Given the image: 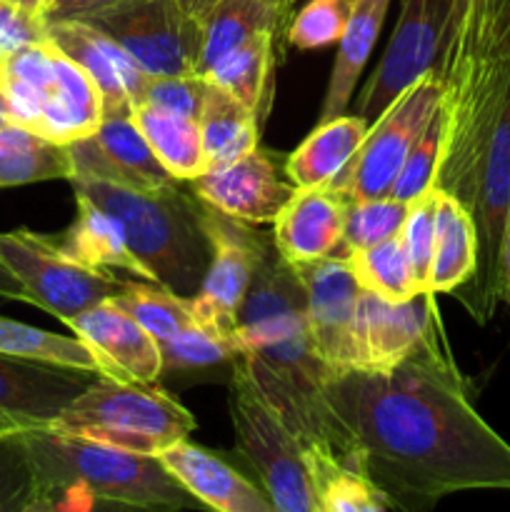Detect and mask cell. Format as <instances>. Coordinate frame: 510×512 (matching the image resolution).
I'll return each mask as SVG.
<instances>
[{"mask_svg":"<svg viewBox=\"0 0 510 512\" xmlns=\"http://www.w3.org/2000/svg\"><path fill=\"white\" fill-rule=\"evenodd\" d=\"M95 378L88 370L0 355V435L53 428Z\"/></svg>","mask_w":510,"mask_h":512,"instance_id":"obj_16","label":"cell"},{"mask_svg":"<svg viewBox=\"0 0 510 512\" xmlns=\"http://www.w3.org/2000/svg\"><path fill=\"white\" fill-rule=\"evenodd\" d=\"M110 300L133 315L158 343H165L195 323L188 298H180L163 285L148 280H125L123 290Z\"/></svg>","mask_w":510,"mask_h":512,"instance_id":"obj_37","label":"cell"},{"mask_svg":"<svg viewBox=\"0 0 510 512\" xmlns=\"http://www.w3.org/2000/svg\"><path fill=\"white\" fill-rule=\"evenodd\" d=\"M105 368V378L120 383H158L163 375L160 343L118 303L105 300L68 323Z\"/></svg>","mask_w":510,"mask_h":512,"instance_id":"obj_20","label":"cell"},{"mask_svg":"<svg viewBox=\"0 0 510 512\" xmlns=\"http://www.w3.org/2000/svg\"><path fill=\"white\" fill-rule=\"evenodd\" d=\"M48 40L90 75L103 98V118H130L150 75L103 30L80 20L48 25Z\"/></svg>","mask_w":510,"mask_h":512,"instance_id":"obj_19","label":"cell"},{"mask_svg":"<svg viewBox=\"0 0 510 512\" xmlns=\"http://www.w3.org/2000/svg\"><path fill=\"white\" fill-rule=\"evenodd\" d=\"M85 23L113 38L150 78L198 75L203 25L178 0H118Z\"/></svg>","mask_w":510,"mask_h":512,"instance_id":"obj_10","label":"cell"},{"mask_svg":"<svg viewBox=\"0 0 510 512\" xmlns=\"http://www.w3.org/2000/svg\"><path fill=\"white\" fill-rule=\"evenodd\" d=\"M478 263V235L468 208L455 195L438 188L435 248L425 290L433 295L453 293L470 280Z\"/></svg>","mask_w":510,"mask_h":512,"instance_id":"obj_26","label":"cell"},{"mask_svg":"<svg viewBox=\"0 0 510 512\" xmlns=\"http://www.w3.org/2000/svg\"><path fill=\"white\" fill-rule=\"evenodd\" d=\"M353 0H310L293 15L288 28V45L315 50L343 38Z\"/></svg>","mask_w":510,"mask_h":512,"instance_id":"obj_42","label":"cell"},{"mask_svg":"<svg viewBox=\"0 0 510 512\" xmlns=\"http://www.w3.org/2000/svg\"><path fill=\"white\" fill-rule=\"evenodd\" d=\"M23 512H55V503H53V495L48 493H38L30 505Z\"/></svg>","mask_w":510,"mask_h":512,"instance_id":"obj_50","label":"cell"},{"mask_svg":"<svg viewBox=\"0 0 510 512\" xmlns=\"http://www.w3.org/2000/svg\"><path fill=\"white\" fill-rule=\"evenodd\" d=\"M155 458L208 512H275L260 483L223 453L183 440Z\"/></svg>","mask_w":510,"mask_h":512,"instance_id":"obj_21","label":"cell"},{"mask_svg":"<svg viewBox=\"0 0 510 512\" xmlns=\"http://www.w3.org/2000/svg\"><path fill=\"white\" fill-rule=\"evenodd\" d=\"M75 205H78V215L73 225L58 238L60 248L88 268L105 270V273L120 270V273L133 275L135 280L153 283L148 270L130 253L118 223L83 195H75Z\"/></svg>","mask_w":510,"mask_h":512,"instance_id":"obj_27","label":"cell"},{"mask_svg":"<svg viewBox=\"0 0 510 512\" xmlns=\"http://www.w3.org/2000/svg\"><path fill=\"white\" fill-rule=\"evenodd\" d=\"M368 128V120L355 113L318 123L305 143L288 155L285 178L295 185V190L323 188L333 183L358 153Z\"/></svg>","mask_w":510,"mask_h":512,"instance_id":"obj_24","label":"cell"},{"mask_svg":"<svg viewBox=\"0 0 510 512\" xmlns=\"http://www.w3.org/2000/svg\"><path fill=\"white\" fill-rule=\"evenodd\" d=\"M73 178L98 180L133 190H155L173 183L133 118H103L95 133L68 145Z\"/></svg>","mask_w":510,"mask_h":512,"instance_id":"obj_18","label":"cell"},{"mask_svg":"<svg viewBox=\"0 0 510 512\" xmlns=\"http://www.w3.org/2000/svg\"><path fill=\"white\" fill-rule=\"evenodd\" d=\"M203 43L198 55V75L203 78L218 60L243 48L260 33H273L278 50L285 55V48L278 40L275 15L263 0H220L208 18L203 20Z\"/></svg>","mask_w":510,"mask_h":512,"instance_id":"obj_32","label":"cell"},{"mask_svg":"<svg viewBox=\"0 0 510 512\" xmlns=\"http://www.w3.org/2000/svg\"><path fill=\"white\" fill-rule=\"evenodd\" d=\"M243 355L255 383L303 448L353 468V443L328 400L333 380L315 355L305 320V290L275 243L265 248L238 313Z\"/></svg>","mask_w":510,"mask_h":512,"instance_id":"obj_2","label":"cell"},{"mask_svg":"<svg viewBox=\"0 0 510 512\" xmlns=\"http://www.w3.org/2000/svg\"><path fill=\"white\" fill-rule=\"evenodd\" d=\"M388 5L390 0H353L345 33L338 40V55H335L318 123L340 118L348 110L350 98L355 93V83H358L360 73L368 63L370 50L378 43L380 28H383L385 15H388Z\"/></svg>","mask_w":510,"mask_h":512,"instance_id":"obj_25","label":"cell"},{"mask_svg":"<svg viewBox=\"0 0 510 512\" xmlns=\"http://www.w3.org/2000/svg\"><path fill=\"white\" fill-rule=\"evenodd\" d=\"M203 95L205 78L200 75H158V78L148 80L140 103L198 118Z\"/></svg>","mask_w":510,"mask_h":512,"instance_id":"obj_43","label":"cell"},{"mask_svg":"<svg viewBox=\"0 0 510 512\" xmlns=\"http://www.w3.org/2000/svg\"><path fill=\"white\" fill-rule=\"evenodd\" d=\"M203 225L213 255L198 293L188 298L190 310L195 323L235 333L243 300L273 235L258 233L255 225L230 218L208 203H203Z\"/></svg>","mask_w":510,"mask_h":512,"instance_id":"obj_13","label":"cell"},{"mask_svg":"<svg viewBox=\"0 0 510 512\" xmlns=\"http://www.w3.org/2000/svg\"><path fill=\"white\" fill-rule=\"evenodd\" d=\"M118 0H48L43 15L40 18L45 20V25L53 23H70V20H90L93 15L103 13L110 5H115Z\"/></svg>","mask_w":510,"mask_h":512,"instance_id":"obj_46","label":"cell"},{"mask_svg":"<svg viewBox=\"0 0 510 512\" xmlns=\"http://www.w3.org/2000/svg\"><path fill=\"white\" fill-rule=\"evenodd\" d=\"M0 355L40 360V363L63 365V368L88 370V373L105 375V368L98 360V355L80 338L55 335L50 330H40L35 325L18 323V320L3 318V315H0Z\"/></svg>","mask_w":510,"mask_h":512,"instance_id":"obj_35","label":"cell"},{"mask_svg":"<svg viewBox=\"0 0 510 512\" xmlns=\"http://www.w3.org/2000/svg\"><path fill=\"white\" fill-rule=\"evenodd\" d=\"M188 185L210 208L248 225L275 223L295 195V185L283 180L278 163L263 148L250 150L220 168H208Z\"/></svg>","mask_w":510,"mask_h":512,"instance_id":"obj_17","label":"cell"},{"mask_svg":"<svg viewBox=\"0 0 510 512\" xmlns=\"http://www.w3.org/2000/svg\"><path fill=\"white\" fill-rule=\"evenodd\" d=\"M160 355H163V375H175V378H198L210 373L230 375L233 363L243 355V345L238 333L193 323L160 343Z\"/></svg>","mask_w":510,"mask_h":512,"instance_id":"obj_33","label":"cell"},{"mask_svg":"<svg viewBox=\"0 0 510 512\" xmlns=\"http://www.w3.org/2000/svg\"><path fill=\"white\" fill-rule=\"evenodd\" d=\"M38 495V475L25 433L0 435V512H23Z\"/></svg>","mask_w":510,"mask_h":512,"instance_id":"obj_40","label":"cell"},{"mask_svg":"<svg viewBox=\"0 0 510 512\" xmlns=\"http://www.w3.org/2000/svg\"><path fill=\"white\" fill-rule=\"evenodd\" d=\"M328 400L353 443V468L395 512H433L465 490H510V443L475 410L443 323L390 373L330 380Z\"/></svg>","mask_w":510,"mask_h":512,"instance_id":"obj_1","label":"cell"},{"mask_svg":"<svg viewBox=\"0 0 510 512\" xmlns=\"http://www.w3.org/2000/svg\"><path fill=\"white\" fill-rule=\"evenodd\" d=\"M8 123H13V120H10V105H8V98H5L3 88H0V128Z\"/></svg>","mask_w":510,"mask_h":512,"instance_id":"obj_53","label":"cell"},{"mask_svg":"<svg viewBox=\"0 0 510 512\" xmlns=\"http://www.w3.org/2000/svg\"><path fill=\"white\" fill-rule=\"evenodd\" d=\"M510 63V0H450V23L435 75L443 113H453Z\"/></svg>","mask_w":510,"mask_h":512,"instance_id":"obj_11","label":"cell"},{"mask_svg":"<svg viewBox=\"0 0 510 512\" xmlns=\"http://www.w3.org/2000/svg\"><path fill=\"white\" fill-rule=\"evenodd\" d=\"M75 195L103 208L118 223L130 253L150 273V280L180 298H193L210 265L203 200L173 180L155 190H133L98 180H70Z\"/></svg>","mask_w":510,"mask_h":512,"instance_id":"obj_3","label":"cell"},{"mask_svg":"<svg viewBox=\"0 0 510 512\" xmlns=\"http://www.w3.org/2000/svg\"><path fill=\"white\" fill-rule=\"evenodd\" d=\"M3 65H5V58H0V73H3Z\"/></svg>","mask_w":510,"mask_h":512,"instance_id":"obj_54","label":"cell"},{"mask_svg":"<svg viewBox=\"0 0 510 512\" xmlns=\"http://www.w3.org/2000/svg\"><path fill=\"white\" fill-rule=\"evenodd\" d=\"M443 135H445V115L438 108L420 133L418 143L413 145L410 155L400 168L398 180L393 185V198L400 203H413L415 198L435 185V175L440 168V155H443Z\"/></svg>","mask_w":510,"mask_h":512,"instance_id":"obj_39","label":"cell"},{"mask_svg":"<svg viewBox=\"0 0 510 512\" xmlns=\"http://www.w3.org/2000/svg\"><path fill=\"white\" fill-rule=\"evenodd\" d=\"M275 15V25H278V40L280 45H288V28L293 23V15H295V5L298 0H263Z\"/></svg>","mask_w":510,"mask_h":512,"instance_id":"obj_47","label":"cell"},{"mask_svg":"<svg viewBox=\"0 0 510 512\" xmlns=\"http://www.w3.org/2000/svg\"><path fill=\"white\" fill-rule=\"evenodd\" d=\"M50 430L130 453L160 455L190 438L195 418L155 383H120L100 375L58 415Z\"/></svg>","mask_w":510,"mask_h":512,"instance_id":"obj_5","label":"cell"},{"mask_svg":"<svg viewBox=\"0 0 510 512\" xmlns=\"http://www.w3.org/2000/svg\"><path fill=\"white\" fill-rule=\"evenodd\" d=\"M133 123L148 140L150 150L175 180L190 183L208 170L198 118L173 113V110L135 105L130 113Z\"/></svg>","mask_w":510,"mask_h":512,"instance_id":"obj_29","label":"cell"},{"mask_svg":"<svg viewBox=\"0 0 510 512\" xmlns=\"http://www.w3.org/2000/svg\"><path fill=\"white\" fill-rule=\"evenodd\" d=\"M503 303L510 308V238L505 245V260H503Z\"/></svg>","mask_w":510,"mask_h":512,"instance_id":"obj_51","label":"cell"},{"mask_svg":"<svg viewBox=\"0 0 510 512\" xmlns=\"http://www.w3.org/2000/svg\"><path fill=\"white\" fill-rule=\"evenodd\" d=\"M405 215H408V203H400L393 195L375 200H350L348 215H345L343 245L335 258H343L350 250L373 248L385 240L398 238Z\"/></svg>","mask_w":510,"mask_h":512,"instance_id":"obj_38","label":"cell"},{"mask_svg":"<svg viewBox=\"0 0 510 512\" xmlns=\"http://www.w3.org/2000/svg\"><path fill=\"white\" fill-rule=\"evenodd\" d=\"M450 23V0H403L390 43L355 100V115L378 120L403 90L435 73Z\"/></svg>","mask_w":510,"mask_h":512,"instance_id":"obj_12","label":"cell"},{"mask_svg":"<svg viewBox=\"0 0 510 512\" xmlns=\"http://www.w3.org/2000/svg\"><path fill=\"white\" fill-rule=\"evenodd\" d=\"M350 198L330 188L295 190L273 223V243L288 265L335 258L343 245Z\"/></svg>","mask_w":510,"mask_h":512,"instance_id":"obj_22","label":"cell"},{"mask_svg":"<svg viewBox=\"0 0 510 512\" xmlns=\"http://www.w3.org/2000/svg\"><path fill=\"white\" fill-rule=\"evenodd\" d=\"M25 443L38 475V493L55 495L68 485H83L100 498L205 510L155 455L110 448L50 428L25 433Z\"/></svg>","mask_w":510,"mask_h":512,"instance_id":"obj_4","label":"cell"},{"mask_svg":"<svg viewBox=\"0 0 510 512\" xmlns=\"http://www.w3.org/2000/svg\"><path fill=\"white\" fill-rule=\"evenodd\" d=\"M340 260L350 270L360 290L390 300V303H405V300L423 293L413 278L400 235L380 245H373V248L350 250Z\"/></svg>","mask_w":510,"mask_h":512,"instance_id":"obj_36","label":"cell"},{"mask_svg":"<svg viewBox=\"0 0 510 512\" xmlns=\"http://www.w3.org/2000/svg\"><path fill=\"white\" fill-rule=\"evenodd\" d=\"M313 485V512H385L383 495L360 470L333 455L305 458Z\"/></svg>","mask_w":510,"mask_h":512,"instance_id":"obj_34","label":"cell"},{"mask_svg":"<svg viewBox=\"0 0 510 512\" xmlns=\"http://www.w3.org/2000/svg\"><path fill=\"white\" fill-rule=\"evenodd\" d=\"M455 198L473 218L478 263L468 283L453 290V298L475 323L485 325L503 303V260L510 238V93Z\"/></svg>","mask_w":510,"mask_h":512,"instance_id":"obj_6","label":"cell"},{"mask_svg":"<svg viewBox=\"0 0 510 512\" xmlns=\"http://www.w3.org/2000/svg\"><path fill=\"white\" fill-rule=\"evenodd\" d=\"M305 290V320L315 355L333 378L353 370V328L360 285L340 258L290 265Z\"/></svg>","mask_w":510,"mask_h":512,"instance_id":"obj_14","label":"cell"},{"mask_svg":"<svg viewBox=\"0 0 510 512\" xmlns=\"http://www.w3.org/2000/svg\"><path fill=\"white\" fill-rule=\"evenodd\" d=\"M435 213H438V185L408 203V215L400 230V243L408 255L415 283L423 293H428L425 285H428V270L435 248Z\"/></svg>","mask_w":510,"mask_h":512,"instance_id":"obj_41","label":"cell"},{"mask_svg":"<svg viewBox=\"0 0 510 512\" xmlns=\"http://www.w3.org/2000/svg\"><path fill=\"white\" fill-rule=\"evenodd\" d=\"M438 323L433 293H420L405 303H390L363 290L353 328V370L390 373L418 350Z\"/></svg>","mask_w":510,"mask_h":512,"instance_id":"obj_15","label":"cell"},{"mask_svg":"<svg viewBox=\"0 0 510 512\" xmlns=\"http://www.w3.org/2000/svg\"><path fill=\"white\" fill-rule=\"evenodd\" d=\"M100 123H103L100 90L95 88L90 75L80 65H75L58 50L55 75L40 93L30 130L55 140V143L70 145L95 133Z\"/></svg>","mask_w":510,"mask_h":512,"instance_id":"obj_23","label":"cell"},{"mask_svg":"<svg viewBox=\"0 0 510 512\" xmlns=\"http://www.w3.org/2000/svg\"><path fill=\"white\" fill-rule=\"evenodd\" d=\"M440 100H443V85L435 73L425 75L403 90L388 105V110L370 123L358 153L325 188L350 200L388 198L405 158L418 143L435 110L440 108Z\"/></svg>","mask_w":510,"mask_h":512,"instance_id":"obj_9","label":"cell"},{"mask_svg":"<svg viewBox=\"0 0 510 512\" xmlns=\"http://www.w3.org/2000/svg\"><path fill=\"white\" fill-rule=\"evenodd\" d=\"M228 388L240 455L275 512H313V485L303 448L255 383L245 355L233 363Z\"/></svg>","mask_w":510,"mask_h":512,"instance_id":"obj_7","label":"cell"},{"mask_svg":"<svg viewBox=\"0 0 510 512\" xmlns=\"http://www.w3.org/2000/svg\"><path fill=\"white\" fill-rule=\"evenodd\" d=\"M200 138H203L208 168H220L250 150L260 148L263 125L238 98L220 85L205 80L203 105H200Z\"/></svg>","mask_w":510,"mask_h":512,"instance_id":"obj_30","label":"cell"},{"mask_svg":"<svg viewBox=\"0 0 510 512\" xmlns=\"http://www.w3.org/2000/svg\"><path fill=\"white\" fill-rule=\"evenodd\" d=\"M0 265L18 280L30 305H38L65 325L115 298L125 285L115 273L78 263L60 248L58 238L25 228L0 233Z\"/></svg>","mask_w":510,"mask_h":512,"instance_id":"obj_8","label":"cell"},{"mask_svg":"<svg viewBox=\"0 0 510 512\" xmlns=\"http://www.w3.org/2000/svg\"><path fill=\"white\" fill-rule=\"evenodd\" d=\"M0 298L5 300H20V303H28V298H25V290L20 288L18 280L13 278V275L8 273V270L0 265Z\"/></svg>","mask_w":510,"mask_h":512,"instance_id":"obj_48","label":"cell"},{"mask_svg":"<svg viewBox=\"0 0 510 512\" xmlns=\"http://www.w3.org/2000/svg\"><path fill=\"white\" fill-rule=\"evenodd\" d=\"M280 60H283V53L278 50L273 33H260L243 48L218 60L203 78L228 90L263 125L273 105L275 68Z\"/></svg>","mask_w":510,"mask_h":512,"instance_id":"obj_28","label":"cell"},{"mask_svg":"<svg viewBox=\"0 0 510 512\" xmlns=\"http://www.w3.org/2000/svg\"><path fill=\"white\" fill-rule=\"evenodd\" d=\"M45 40H48V25L40 15L0 0V58L8 60L18 50L40 45Z\"/></svg>","mask_w":510,"mask_h":512,"instance_id":"obj_44","label":"cell"},{"mask_svg":"<svg viewBox=\"0 0 510 512\" xmlns=\"http://www.w3.org/2000/svg\"><path fill=\"white\" fill-rule=\"evenodd\" d=\"M8 3L18 5V8L28 10V13H33V15H43V10H45V5H48V0H8Z\"/></svg>","mask_w":510,"mask_h":512,"instance_id":"obj_52","label":"cell"},{"mask_svg":"<svg viewBox=\"0 0 510 512\" xmlns=\"http://www.w3.org/2000/svg\"><path fill=\"white\" fill-rule=\"evenodd\" d=\"M73 178L68 145L18 123L0 128V188Z\"/></svg>","mask_w":510,"mask_h":512,"instance_id":"obj_31","label":"cell"},{"mask_svg":"<svg viewBox=\"0 0 510 512\" xmlns=\"http://www.w3.org/2000/svg\"><path fill=\"white\" fill-rule=\"evenodd\" d=\"M53 503L55 512H188L168 508V505H140L128 503V500L100 498V495L83 488V485H68V488L53 495Z\"/></svg>","mask_w":510,"mask_h":512,"instance_id":"obj_45","label":"cell"},{"mask_svg":"<svg viewBox=\"0 0 510 512\" xmlns=\"http://www.w3.org/2000/svg\"><path fill=\"white\" fill-rule=\"evenodd\" d=\"M218 3L220 0H178L180 8H183L190 18L198 20V23H203V20L208 18L210 10H213Z\"/></svg>","mask_w":510,"mask_h":512,"instance_id":"obj_49","label":"cell"}]
</instances>
